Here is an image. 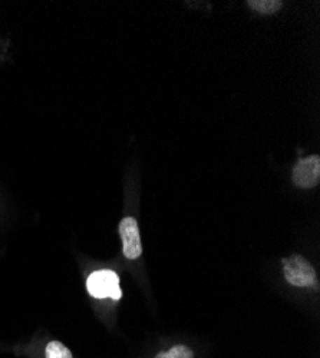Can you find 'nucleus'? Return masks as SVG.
<instances>
[{"label": "nucleus", "instance_id": "1", "mask_svg": "<svg viewBox=\"0 0 320 358\" xmlns=\"http://www.w3.org/2000/svg\"><path fill=\"white\" fill-rule=\"evenodd\" d=\"M283 270L286 281L295 287L307 288L317 284L314 268L306 258L300 255H292L288 258H284Z\"/></svg>", "mask_w": 320, "mask_h": 358}, {"label": "nucleus", "instance_id": "2", "mask_svg": "<svg viewBox=\"0 0 320 358\" xmlns=\"http://www.w3.org/2000/svg\"><path fill=\"white\" fill-rule=\"evenodd\" d=\"M86 288L98 300H102V298L120 300L123 296V291L120 288V277L111 270H99L92 273L88 281H86Z\"/></svg>", "mask_w": 320, "mask_h": 358}, {"label": "nucleus", "instance_id": "3", "mask_svg": "<svg viewBox=\"0 0 320 358\" xmlns=\"http://www.w3.org/2000/svg\"><path fill=\"white\" fill-rule=\"evenodd\" d=\"M320 181V158L317 155L300 159L293 169V182L299 188H314Z\"/></svg>", "mask_w": 320, "mask_h": 358}, {"label": "nucleus", "instance_id": "4", "mask_svg": "<svg viewBox=\"0 0 320 358\" xmlns=\"http://www.w3.org/2000/svg\"><path fill=\"white\" fill-rule=\"evenodd\" d=\"M120 234L123 240V250L124 255L128 259H137L142 254L141 245V236L138 222L132 217H127L120 222Z\"/></svg>", "mask_w": 320, "mask_h": 358}, {"label": "nucleus", "instance_id": "5", "mask_svg": "<svg viewBox=\"0 0 320 358\" xmlns=\"http://www.w3.org/2000/svg\"><path fill=\"white\" fill-rule=\"evenodd\" d=\"M247 5L258 13L273 15L281 9L283 3L279 2V0H249Z\"/></svg>", "mask_w": 320, "mask_h": 358}, {"label": "nucleus", "instance_id": "6", "mask_svg": "<svg viewBox=\"0 0 320 358\" xmlns=\"http://www.w3.org/2000/svg\"><path fill=\"white\" fill-rule=\"evenodd\" d=\"M46 358H72V354L62 343L52 341L46 345Z\"/></svg>", "mask_w": 320, "mask_h": 358}, {"label": "nucleus", "instance_id": "7", "mask_svg": "<svg viewBox=\"0 0 320 358\" xmlns=\"http://www.w3.org/2000/svg\"><path fill=\"white\" fill-rule=\"evenodd\" d=\"M155 358H194V354L186 345H176L167 352H160Z\"/></svg>", "mask_w": 320, "mask_h": 358}]
</instances>
